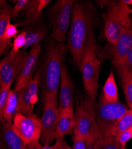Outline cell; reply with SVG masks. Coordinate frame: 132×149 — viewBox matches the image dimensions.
<instances>
[{"label":"cell","mask_w":132,"mask_h":149,"mask_svg":"<svg viewBox=\"0 0 132 149\" xmlns=\"http://www.w3.org/2000/svg\"><path fill=\"white\" fill-rule=\"evenodd\" d=\"M92 31V15L89 4L76 3L72 9L67 45L74 63L79 67Z\"/></svg>","instance_id":"cell-1"},{"label":"cell","mask_w":132,"mask_h":149,"mask_svg":"<svg viewBox=\"0 0 132 149\" xmlns=\"http://www.w3.org/2000/svg\"><path fill=\"white\" fill-rule=\"evenodd\" d=\"M67 49V45L64 42L58 43L55 40L50 42L45 55L42 73H39L44 97L51 95L57 98L63 60Z\"/></svg>","instance_id":"cell-2"},{"label":"cell","mask_w":132,"mask_h":149,"mask_svg":"<svg viewBox=\"0 0 132 149\" xmlns=\"http://www.w3.org/2000/svg\"><path fill=\"white\" fill-rule=\"evenodd\" d=\"M97 45L94 32L92 31L79 66L85 90L94 102L97 95L100 73V61L97 57Z\"/></svg>","instance_id":"cell-3"},{"label":"cell","mask_w":132,"mask_h":149,"mask_svg":"<svg viewBox=\"0 0 132 149\" xmlns=\"http://www.w3.org/2000/svg\"><path fill=\"white\" fill-rule=\"evenodd\" d=\"M95 102L89 97L82 99L77 103L75 113L73 132L83 137L87 145L93 144L101 139L95 119Z\"/></svg>","instance_id":"cell-4"},{"label":"cell","mask_w":132,"mask_h":149,"mask_svg":"<svg viewBox=\"0 0 132 149\" xmlns=\"http://www.w3.org/2000/svg\"><path fill=\"white\" fill-rule=\"evenodd\" d=\"M130 13L129 7L120 1L110 3L102 16L105 20V36L111 45L115 44L121 35L131 26Z\"/></svg>","instance_id":"cell-5"},{"label":"cell","mask_w":132,"mask_h":149,"mask_svg":"<svg viewBox=\"0 0 132 149\" xmlns=\"http://www.w3.org/2000/svg\"><path fill=\"white\" fill-rule=\"evenodd\" d=\"M128 110L121 102L108 103L102 98L95 110V119L101 139L116 137L118 121Z\"/></svg>","instance_id":"cell-6"},{"label":"cell","mask_w":132,"mask_h":149,"mask_svg":"<svg viewBox=\"0 0 132 149\" xmlns=\"http://www.w3.org/2000/svg\"><path fill=\"white\" fill-rule=\"evenodd\" d=\"M76 3L73 0H59L51 9V36L58 43L65 41L71 22L72 9Z\"/></svg>","instance_id":"cell-7"},{"label":"cell","mask_w":132,"mask_h":149,"mask_svg":"<svg viewBox=\"0 0 132 149\" xmlns=\"http://www.w3.org/2000/svg\"><path fill=\"white\" fill-rule=\"evenodd\" d=\"M13 128L26 146L31 142L39 140L41 137V121L33 113L28 116L18 113L13 121Z\"/></svg>","instance_id":"cell-8"},{"label":"cell","mask_w":132,"mask_h":149,"mask_svg":"<svg viewBox=\"0 0 132 149\" xmlns=\"http://www.w3.org/2000/svg\"><path fill=\"white\" fill-rule=\"evenodd\" d=\"M28 57V53L25 49H20L16 53L11 51L8 55L0 61V90H3L8 84H12L14 79L18 77Z\"/></svg>","instance_id":"cell-9"},{"label":"cell","mask_w":132,"mask_h":149,"mask_svg":"<svg viewBox=\"0 0 132 149\" xmlns=\"http://www.w3.org/2000/svg\"><path fill=\"white\" fill-rule=\"evenodd\" d=\"M45 106L42 117L41 140L45 145L53 142V136L56 130L59 116L57 98L51 95L44 97Z\"/></svg>","instance_id":"cell-10"},{"label":"cell","mask_w":132,"mask_h":149,"mask_svg":"<svg viewBox=\"0 0 132 149\" xmlns=\"http://www.w3.org/2000/svg\"><path fill=\"white\" fill-rule=\"evenodd\" d=\"M40 85V74H37L34 79H31L20 91V109L19 113L25 115H30L33 113L35 104L38 100V94Z\"/></svg>","instance_id":"cell-11"},{"label":"cell","mask_w":132,"mask_h":149,"mask_svg":"<svg viewBox=\"0 0 132 149\" xmlns=\"http://www.w3.org/2000/svg\"><path fill=\"white\" fill-rule=\"evenodd\" d=\"M60 92L58 110L59 113L63 111L74 112L73 90L74 86L70 74L65 65L63 66L61 74Z\"/></svg>","instance_id":"cell-12"},{"label":"cell","mask_w":132,"mask_h":149,"mask_svg":"<svg viewBox=\"0 0 132 149\" xmlns=\"http://www.w3.org/2000/svg\"><path fill=\"white\" fill-rule=\"evenodd\" d=\"M41 46L39 44L34 45L28 53V58L20 73L17 77L15 90L20 91L31 79L37 66Z\"/></svg>","instance_id":"cell-13"},{"label":"cell","mask_w":132,"mask_h":149,"mask_svg":"<svg viewBox=\"0 0 132 149\" xmlns=\"http://www.w3.org/2000/svg\"><path fill=\"white\" fill-rule=\"evenodd\" d=\"M132 48V28L131 26L124 32L117 42L111 45L109 56L112 60L113 65L123 63L125 58Z\"/></svg>","instance_id":"cell-14"},{"label":"cell","mask_w":132,"mask_h":149,"mask_svg":"<svg viewBox=\"0 0 132 149\" xmlns=\"http://www.w3.org/2000/svg\"><path fill=\"white\" fill-rule=\"evenodd\" d=\"M27 146L16 134L13 123L0 122V149H26Z\"/></svg>","instance_id":"cell-15"},{"label":"cell","mask_w":132,"mask_h":149,"mask_svg":"<svg viewBox=\"0 0 132 149\" xmlns=\"http://www.w3.org/2000/svg\"><path fill=\"white\" fill-rule=\"evenodd\" d=\"M51 1L47 0H29V3L23 13L25 19L15 24L16 26H23L37 23L41 17L44 8Z\"/></svg>","instance_id":"cell-16"},{"label":"cell","mask_w":132,"mask_h":149,"mask_svg":"<svg viewBox=\"0 0 132 149\" xmlns=\"http://www.w3.org/2000/svg\"><path fill=\"white\" fill-rule=\"evenodd\" d=\"M20 109V91L10 90L3 110V119L13 123L15 116L19 113Z\"/></svg>","instance_id":"cell-17"},{"label":"cell","mask_w":132,"mask_h":149,"mask_svg":"<svg viewBox=\"0 0 132 149\" xmlns=\"http://www.w3.org/2000/svg\"><path fill=\"white\" fill-rule=\"evenodd\" d=\"M75 125V111H63L59 113L55 132L53 136V141L63 138L64 136L70 134Z\"/></svg>","instance_id":"cell-18"},{"label":"cell","mask_w":132,"mask_h":149,"mask_svg":"<svg viewBox=\"0 0 132 149\" xmlns=\"http://www.w3.org/2000/svg\"><path fill=\"white\" fill-rule=\"evenodd\" d=\"M121 78L127 103L130 109H132V76L127 70L123 63L114 65Z\"/></svg>","instance_id":"cell-19"},{"label":"cell","mask_w":132,"mask_h":149,"mask_svg":"<svg viewBox=\"0 0 132 149\" xmlns=\"http://www.w3.org/2000/svg\"><path fill=\"white\" fill-rule=\"evenodd\" d=\"M102 98L108 103H117L119 102L118 90L113 72H111L103 86Z\"/></svg>","instance_id":"cell-20"},{"label":"cell","mask_w":132,"mask_h":149,"mask_svg":"<svg viewBox=\"0 0 132 149\" xmlns=\"http://www.w3.org/2000/svg\"><path fill=\"white\" fill-rule=\"evenodd\" d=\"M25 32L26 36V44L25 47H24V48L39 44L40 41L44 40L46 35V31L44 29L28 30Z\"/></svg>","instance_id":"cell-21"},{"label":"cell","mask_w":132,"mask_h":149,"mask_svg":"<svg viewBox=\"0 0 132 149\" xmlns=\"http://www.w3.org/2000/svg\"><path fill=\"white\" fill-rule=\"evenodd\" d=\"M93 144L96 149H122L123 147L115 136L100 139Z\"/></svg>","instance_id":"cell-22"},{"label":"cell","mask_w":132,"mask_h":149,"mask_svg":"<svg viewBox=\"0 0 132 149\" xmlns=\"http://www.w3.org/2000/svg\"><path fill=\"white\" fill-rule=\"evenodd\" d=\"M132 127V110H128L127 112L120 119L117 125L116 138L118 139L119 136L123 132Z\"/></svg>","instance_id":"cell-23"},{"label":"cell","mask_w":132,"mask_h":149,"mask_svg":"<svg viewBox=\"0 0 132 149\" xmlns=\"http://www.w3.org/2000/svg\"><path fill=\"white\" fill-rule=\"evenodd\" d=\"M11 9L12 7L9 4L0 8V36H4L6 28L10 24Z\"/></svg>","instance_id":"cell-24"},{"label":"cell","mask_w":132,"mask_h":149,"mask_svg":"<svg viewBox=\"0 0 132 149\" xmlns=\"http://www.w3.org/2000/svg\"><path fill=\"white\" fill-rule=\"evenodd\" d=\"M29 0H19L16 5L11 9V17L17 18L21 15H23V11H25Z\"/></svg>","instance_id":"cell-25"},{"label":"cell","mask_w":132,"mask_h":149,"mask_svg":"<svg viewBox=\"0 0 132 149\" xmlns=\"http://www.w3.org/2000/svg\"><path fill=\"white\" fill-rule=\"evenodd\" d=\"M12 84L7 85L3 90H0V122L3 119V110L6 103L7 98L10 92Z\"/></svg>","instance_id":"cell-26"},{"label":"cell","mask_w":132,"mask_h":149,"mask_svg":"<svg viewBox=\"0 0 132 149\" xmlns=\"http://www.w3.org/2000/svg\"><path fill=\"white\" fill-rule=\"evenodd\" d=\"M26 44V36L25 32H22L18 35L16 36L14 40L13 48L11 49V52L13 53L18 52L21 48H24Z\"/></svg>","instance_id":"cell-27"},{"label":"cell","mask_w":132,"mask_h":149,"mask_svg":"<svg viewBox=\"0 0 132 149\" xmlns=\"http://www.w3.org/2000/svg\"><path fill=\"white\" fill-rule=\"evenodd\" d=\"M73 146L72 149H86L87 144L83 137L80 135L74 134L73 137Z\"/></svg>","instance_id":"cell-28"},{"label":"cell","mask_w":132,"mask_h":149,"mask_svg":"<svg viewBox=\"0 0 132 149\" xmlns=\"http://www.w3.org/2000/svg\"><path fill=\"white\" fill-rule=\"evenodd\" d=\"M132 139V131L131 128L123 132L119 136L118 140L123 147H125L127 142Z\"/></svg>","instance_id":"cell-29"},{"label":"cell","mask_w":132,"mask_h":149,"mask_svg":"<svg viewBox=\"0 0 132 149\" xmlns=\"http://www.w3.org/2000/svg\"><path fill=\"white\" fill-rule=\"evenodd\" d=\"M17 32H18L17 29L15 24H10L6 28V29L4 33V36L6 38L10 40L11 38H13V36H16Z\"/></svg>","instance_id":"cell-30"},{"label":"cell","mask_w":132,"mask_h":149,"mask_svg":"<svg viewBox=\"0 0 132 149\" xmlns=\"http://www.w3.org/2000/svg\"><path fill=\"white\" fill-rule=\"evenodd\" d=\"M123 63L132 76V48L127 54Z\"/></svg>","instance_id":"cell-31"},{"label":"cell","mask_w":132,"mask_h":149,"mask_svg":"<svg viewBox=\"0 0 132 149\" xmlns=\"http://www.w3.org/2000/svg\"><path fill=\"white\" fill-rule=\"evenodd\" d=\"M53 148L54 149H72L63 138L57 139Z\"/></svg>","instance_id":"cell-32"},{"label":"cell","mask_w":132,"mask_h":149,"mask_svg":"<svg viewBox=\"0 0 132 149\" xmlns=\"http://www.w3.org/2000/svg\"><path fill=\"white\" fill-rule=\"evenodd\" d=\"M10 44V40L0 36V55H1Z\"/></svg>","instance_id":"cell-33"},{"label":"cell","mask_w":132,"mask_h":149,"mask_svg":"<svg viewBox=\"0 0 132 149\" xmlns=\"http://www.w3.org/2000/svg\"><path fill=\"white\" fill-rule=\"evenodd\" d=\"M42 146L39 140L35 141L29 143L26 147V149H42Z\"/></svg>","instance_id":"cell-34"},{"label":"cell","mask_w":132,"mask_h":149,"mask_svg":"<svg viewBox=\"0 0 132 149\" xmlns=\"http://www.w3.org/2000/svg\"><path fill=\"white\" fill-rule=\"evenodd\" d=\"M120 2L126 6L127 4H132V0H122V1H120Z\"/></svg>","instance_id":"cell-35"},{"label":"cell","mask_w":132,"mask_h":149,"mask_svg":"<svg viewBox=\"0 0 132 149\" xmlns=\"http://www.w3.org/2000/svg\"><path fill=\"white\" fill-rule=\"evenodd\" d=\"M7 5L8 4L6 3V1H4V0H0V8L4 7Z\"/></svg>","instance_id":"cell-36"},{"label":"cell","mask_w":132,"mask_h":149,"mask_svg":"<svg viewBox=\"0 0 132 149\" xmlns=\"http://www.w3.org/2000/svg\"><path fill=\"white\" fill-rule=\"evenodd\" d=\"M42 149H54L53 146H50L49 145H45L42 147Z\"/></svg>","instance_id":"cell-37"},{"label":"cell","mask_w":132,"mask_h":149,"mask_svg":"<svg viewBox=\"0 0 132 149\" xmlns=\"http://www.w3.org/2000/svg\"><path fill=\"white\" fill-rule=\"evenodd\" d=\"M86 149H96V148L94 147L93 144H91V145H87Z\"/></svg>","instance_id":"cell-38"},{"label":"cell","mask_w":132,"mask_h":149,"mask_svg":"<svg viewBox=\"0 0 132 149\" xmlns=\"http://www.w3.org/2000/svg\"><path fill=\"white\" fill-rule=\"evenodd\" d=\"M0 77H1V63H0Z\"/></svg>","instance_id":"cell-39"},{"label":"cell","mask_w":132,"mask_h":149,"mask_svg":"<svg viewBox=\"0 0 132 149\" xmlns=\"http://www.w3.org/2000/svg\"><path fill=\"white\" fill-rule=\"evenodd\" d=\"M122 149H126V147H123Z\"/></svg>","instance_id":"cell-40"},{"label":"cell","mask_w":132,"mask_h":149,"mask_svg":"<svg viewBox=\"0 0 132 149\" xmlns=\"http://www.w3.org/2000/svg\"><path fill=\"white\" fill-rule=\"evenodd\" d=\"M131 131H132V127L131 128Z\"/></svg>","instance_id":"cell-41"},{"label":"cell","mask_w":132,"mask_h":149,"mask_svg":"<svg viewBox=\"0 0 132 149\" xmlns=\"http://www.w3.org/2000/svg\"><path fill=\"white\" fill-rule=\"evenodd\" d=\"M131 13H132V9H131Z\"/></svg>","instance_id":"cell-42"},{"label":"cell","mask_w":132,"mask_h":149,"mask_svg":"<svg viewBox=\"0 0 132 149\" xmlns=\"http://www.w3.org/2000/svg\"><path fill=\"white\" fill-rule=\"evenodd\" d=\"M131 109V110H132V109Z\"/></svg>","instance_id":"cell-43"}]
</instances>
